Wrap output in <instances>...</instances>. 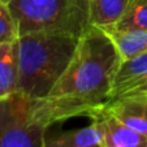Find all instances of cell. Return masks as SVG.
<instances>
[{
  "instance_id": "cell-1",
  "label": "cell",
  "mask_w": 147,
  "mask_h": 147,
  "mask_svg": "<svg viewBox=\"0 0 147 147\" xmlns=\"http://www.w3.org/2000/svg\"><path fill=\"white\" fill-rule=\"evenodd\" d=\"M121 56L107 31L90 26L78 39L68 68L51 92L34 100V111L51 124L65 121L104 106L111 100Z\"/></svg>"
},
{
  "instance_id": "cell-2",
  "label": "cell",
  "mask_w": 147,
  "mask_h": 147,
  "mask_svg": "<svg viewBox=\"0 0 147 147\" xmlns=\"http://www.w3.org/2000/svg\"><path fill=\"white\" fill-rule=\"evenodd\" d=\"M78 39L52 33L20 35L17 39V94L33 100L45 99L68 68Z\"/></svg>"
},
{
  "instance_id": "cell-3",
  "label": "cell",
  "mask_w": 147,
  "mask_h": 147,
  "mask_svg": "<svg viewBox=\"0 0 147 147\" xmlns=\"http://www.w3.org/2000/svg\"><path fill=\"white\" fill-rule=\"evenodd\" d=\"M18 35L52 33L81 36L91 26L85 0H11Z\"/></svg>"
},
{
  "instance_id": "cell-4",
  "label": "cell",
  "mask_w": 147,
  "mask_h": 147,
  "mask_svg": "<svg viewBox=\"0 0 147 147\" xmlns=\"http://www.w3.org/2000/svg\"><path fill=\"white\" fill-rule=\"evenodd\" d=\"M47 129L33 99L14 94L0 102V147H42Z\"/></svg>"
},
{
  "instance_id": "cell-5",
  "label": "cell",
  "mask_w": 147,
  "mask_h": 147,
  "mask_svg": "<svg viewBox=\"0 0 147 147\" xmlns=\"http://www.w3.org/2000/svg\"><path fill=\"white\" fill-rule=\"evenodd\" d=\"M100 134L99 147H147V137L116 119L104 106L87 113Z\"/></svg>"
},
{
  "instance_id": "cell-6",
  "label": "cell",
  "mask_w": 147,
  "mask_h": 147,
  "mask_svg": "<svg viewBox=\"0 0 147 147\" xmlns=\"http://www.w3.org/2000/svg\"><path fill=\"white\" fill-rule=\"evenodd\" d=\"M104 107L124 125L147 137L146 94H124L108 100Z\"/></svg>"
},
{
  "instance_id": "cell-7",
  "label": "cell",
  "mask_w": 147,
  "mask_h": 147,
  "mask_svg": "<svg viewBox=\"0 0 147 147\" xmlns=\"http://www.w3.org/2000/svg\"><path fill=\"white\" fill-rule=\"evenodd\" d=\"M144 78H147V52L122 60L115 77L111 99L128 92Z\"/></svg>"
},
{
  "instance_id": "cell-8",
  "label": "cell",
  "mask_w": 147,
  "mask_h": 147,
  "mask_svg": "<svg viewBox=\"0 0 147 147\" xmlns=\"http://www.w3.org/2000/svg\"><path fill=\"white\" fill-rule=\"evenodd\" d=\"M89 8L91 26L111 29L125 14L131 0H85Z\"/></svg>"
},
{
  "instance_id": "cell-9",
  "label": "cell",
  "mask_w": 147,
  "mask_h": 147,
  "mask_svg": "<svg viewBox=\"0 0 147 147\" xmlns=\"http://www.w3.org/2000/svg\"><path fill=\"white\" fill-rule=\"evenodd\" d=\"M18 59L17 40L0 45V102L17 94Z\"/></svg>"
},
{
  "instance_id": "cell-10",
  "label": "cell",
  "mask_w": 147,
  "mask_h": 147,
  "mask_svg": "<svg viewBox=\"0 0 147 147\" xmlns=\"http://www.w3.org/2000/svg\"><path fill=\"white\" fill-rule=\"evenodd\" d=\"M100 134L94 124L80 129L65 130L52 136L46 134L42 147H99Z\"/></svg>"
},
{
  "instance_id": "cell-11",
  "label": "cell",
  "mask_w": 147,
  "mask_h": 147,
  "mask_svg": "<svg viewBox=\"0 0 147 147\" xmlns=\"http://www.w3.org/2000/svg\"><path fill=\"white\" fill-rule=\"evenodd\" d=\"M109 34L117 47L122 60H128L137 55L147 52V30L116 31L104 30Z\"/></svg>"
},
{
  "instance_id": "cell-12",
  "label": "cell",
  "mask_w": 147,
  "mask_h": 147,
  "mask_svg": "<svg viewBox=\"0 0 147 147\" xmlns=\"http://www.w3.org/2000/svg\"><path fill=\"white\" fill-rule=\"evenodd\" d=\"M116 31L147 30V0H131L122 18L111 29Z\"/></svg>"
},
{
  "instance_id": "cell-13",
  "label": "cell",
  "mask_w": 147,
  "mask_h": 147,
  "mask_svg": "<svg viewBox=\"0 0 147 147\" xmlns=\"http://www.w3.org/2000/svg\"><path fill=\"white\" fill-rule=\"evenodd\" d=\"M18 30L8 4L0 3V45L12 43L18 39Z\"/></svg>"
},
{
  "instance_id": "cell-14",
  "label": "cell",
  "mask_w": 147,
  "mask_h": 147,
  "mask_svg": "<svg viewBox=\"0 0 147 147\" xmlns=\"http://www.w3.org/2000/svg\"><path fill=\"white\" fill-rule=\"evenodd\" d=\"M125 94H146L147 95V78H144L143 81H141L139 83H137L133 89L129 90V91L125 92ZM120 96H121V95H120Z\"/></svg>"
},
{
  "instance_id": "cell-15",
  "label": "cell",
  "mask_w": 147,
  "mask_h": 147,
  "mask_svg": "<svg viewBox=\"0 0 147 147\" xmlns=\"http://www.w3.org/2000/svg\"><path fill=\"white\" fill-rule=\"evenodd\" d=\"M11 0H0V3H5V4H8Z\"/></svg>"
}]
</instances>
